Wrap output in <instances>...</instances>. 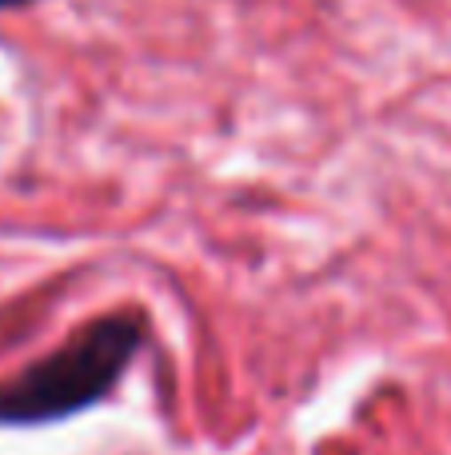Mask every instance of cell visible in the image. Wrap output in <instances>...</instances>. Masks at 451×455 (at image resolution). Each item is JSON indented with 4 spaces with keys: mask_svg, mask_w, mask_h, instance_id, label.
<instances>
[{
    "mask_svg": "<svg viewBox=\"0 0 451 455\" xmlns=\"http://www.w3.org/2000/svg\"><path fill=\"white\" fill-rule=\"evenodd\" d=\"M16 4H28V0H0V8H16Z\"/></svg>",
    "mask_w": 451,
    "mask_h": 455,
    "instance_id": "2",
    "label": "cell"
},
{
    "mask_svg": "<svg viewBox=\"0 0 451 455\" xmlns=\"http://www.w3.org/2000/svg\"><path fill=\"white\" fill-rule=\"evenodd\" d=\"M136 339H140V328L128 315H108L84 328L72 344L44 355L0 387V424H56L64 416L92 408L128 368Z\"/></svg>",
    "mask_w": 451,
    "mask_h": 455,
    "instance_id": "1",
    "label": "cell"
}]
</instances>
